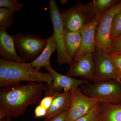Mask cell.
Returning a JSON list of instances; mask_svg holds the SVG:
<instances>
[{"instance_id":"9c48e42d","label":"cell","mask_w":121,"mask_h":121,"mask_svg":"<svg viewBox=\"0 0 121 121\" xmlns=\"http://www.w3.org/2000/svg\"><path fill=\"white\" fill-rule=\"evenodd\" d=\"M100 16L96 14L79 31L82 36V45L73 60H76L87 54L94 53L96 47L95 32Z\"/></svg>"},{"instance_id":"7402d4cb","label":"cell","mask_w":121,"mask_h":121,"mask_svg":"<svg viewBox=\"0 0 121 121\" xmlns=\"http://www.w3.org/2000/svg\"><path fill=\"white\" fill-rule=\"evenodd\" d=\"M24 8L23 4L17 0H0V8H5L14 11L15 13L22 12Z\"/></svg>"},{"instance_id":"ac0fdd59","label":"cell","mask_w":121,"mask_h":121,"mask_svg":"<svg viewBox=\"0 0 121 121\" xmlns=\"http://www.w3.org/2000/svg\"><path fill=\"white\" fill-rule=\"evenodd\" d=\"M14 11L0 8V29L7 31L15 23Z\"/></svg>"},{"instance_id":"52a82bcc","label":"cell","mask_w":121,"mask_h":121,"mask_svg":"<svg viewBox=\"0 0 121 121\" xmlns=\"http://www.w3.org/2000/svg\"><path fill=\"white\" fill-rule=\"evenodd\" d=\"M89 97L94 98L99 103L118 104L121 101V87L111 80L95 82L86 87Z\"/></svg>"},{"instance_id":"603a6c76","label":"cell","mask_w":121,"mask_h":121,"mask_svg":"<svg viewBox=\"0 0 121 121\" xmlns=\"http://www.w3.org/2000/svg\"><path fill=\"white\" fill-rule=\"evenodd\" d=\"M105 55L112 62L118 72L119 75H121V55L111 54Z\"/></svg>"},{"instance_id":"e0dca14e","label":"cell","mask_w":121,"mask_h":121,"mask_svg":"<svg viewBox=\"0 0 121 121\" xmlns=\"http://www.w3.org/2000/svg\"><path fill=\"white\" fill-rule=\"evenodd\" d=\"M101 104L98 121H121V104Z\"/></svg>"},{"instance_id":"d6986e66","label":"cell","mask_w":121,"mask_h":121,"mask_svg":"<svg viewBox=\"0 0 121 121\" xmlns=\"http://www.w3.org/2000/svg\"><path fill=\"white\" fill-rule=\"evenodd\" d=\"M117 2L116 0H94L90 3L95 15H101Z\"/></svg>"},{"instance_id":"4fadbf2b","label":"cell","mask_w":121,"mask_h":121,"mask_svg":"<svg viewBox=\"0 0 121 121\" xmlns=\"http://www.w3.org/2000/svg\"><path fill=\"white\" fill-rule=\"evenodd\" d=\"M0 55L9 61L25 62L17 52L13 36L2 29H0Z\"/></svg>"},{"instance_id":"f1b7e54d","label":"cell","mask_w":121,"mask_h":121,"mask_svg":"<svg viewBox=\"0 0 121 121\" xmlns=\"http://www.w3.org/2000/svg\"><path fill=\"white\" fill-rule=\"evenodd\" d=\"M117 82L121 84V75L118 76L117 78L115 80Z\"/></svg>"},{"instance_id":"5bb4252c","label":"cell","mask_w":121,"mask_h":121,"mask_svg":"<svg viewBox=\"0 0 121 121\" xmlns=\"http://www.w3.org/2000/svg\"><path fill=\"white\" fill-rule=\"evenodd\" d=\"M71 101V91L56 93L52 104L48 110L45 119L55 117L68 110Z\"/></svg>"},{"instance_id":"7a4b0ae2","label":"cell","mask_w":121,"mask_h":121,"mask_svg":"<svg viewBox=\"0 0 121 121\" xmlns=\"http://www.w3.org/2000/svg\"><path fill=\"white\" fill-rule=\"evenodd\" d=\"M22 82H45L51 85L53 80L50 73L41 72L33 67L31 63L9 61L8 69L4 79L0 82V87L17 86Z\"/></svg>"},{"instance_id":"2e32d148","label":"cell","mask_w":121,"mask_h":121,"mask_svg":"<svg viewBox=\"0 0 121 121\" xmlns=\"http://www.w3.org/2000/svg\"><path fill=\"white\" fill-rule=\"evenodd\" d=\"M64 43L67 52L73 60L82 45V38L80 31H70L64 29Z\"/></svg>"},{"instance_id":"ba28073f","label":"cell","mask_w":121,"mask_h":121,"mask_svg":"<svg viewBox=\"0 0 121 121\" xmlns=\"http://www.w3.org/2000/svg\"><path fill=\"white\" fill-rule=\"evenodd\" d=\"M71 101L65 121H75L87 113L98 103L94 98L83 94L79 87L71 91Z\"/></svg>"},{"instance_id":"484cf974","label":"cell","mask_w":121,"mask_h":121,"mask_svg":"<svg viewBox=\"0 0 121 121\" xmlns=\"http://www.w3.org/2000/svg\"><path fill=\"white\" fill-rule=\"evenodd\" d=\"M54 95L45 94L44 97L41 99L39 104L48 110L52 104Z\"/></svg>"},{"instance_id":"30bf717a","label":"cell","mask_w":121,"mask_h":121,"mask_svg":"<svg viewBox=\"0 0 121 121\" xmlns=\"http://www.w3.org/2000/svg\"><path fill=\"white\" fill-rule=\"evenodd\" d=\"M95 62V82L114 79L119 76L112 62L99 49L96 47L94 53Z\"/></svg>"},{"instance_id":"d4e9b609","label":"cell","mask_w":121,"mask_h":121,"mask_svg":"<svg viewBox=\"0 0 121 121\" xmlns=\"http://www.w3.org/2000/svg\"><path fill=\"white\" fill-rule=\"evenodd\" d=\"M9 64V60L2 58L0 59V82L4 79L8 69Z\"/></svg>"},{"instance_id":"5b68a950","label":"cell","mask_w":121,"mask_h":121,"mask_svg":"<svg viewBox=\"0 0 121 121\" xmlns=\"http://www.w3.org/2000/svg\"><path fill=\"white\" fill-rule=\"evenodd\" d=\"M60 13L64 29L73 32L79 31L95 15L90 3L78 4Z\"/></svg>"},{"instance_id":"ffe728a7","label":"cell","mask_w":121,"mask_h":121,"mask_svg":"<svg viewBox=\"0 0 121 121\" xmlns=\"http://www.w3.org/2000/svg\"><path fill=\"white\" fill-rule=\"evenodd\" d=\"M101 107V103H98L87 113L75 121H98Z\"/></svg>"},{"instance_id":"f546056e","label":"cell","mask_w":121,"mask_h":121,"mask_svg":"<svg viewBox=\"0 0 121 121\" xmlns=\"http://www.w3.org/2000/svg\"><path fill=\"white\" fill-rule=\"evenodd\" d=\"M0 121H11V118H6L0 120Z\"/></svg>"},{"instance_id":"9a60e30c","label":"cell","mask_w":121,"mask_h":121,"mask_svg":"<svg viewBox=\"0 0 121 121\" xmlns=\"http://www.w3.org/2000/svg\"><path fill=\"white\" fill-rule=\"evenodd\" d=\"M57 50L53 34L47 39V45L37 58L31 62L32 65L40 70L41 67L51 66L50 58L52 53Z\"/></svg>"},{"instance_id":"4316f807","label":"cell","mask_w":121,"mask_h":121,"mask_svg":"<svg viewBox=\"0 0 121 121\" xmlns=\"http://www.w3.org/2000/svg\"><path fill=\"white\" fill-rule=\"evenodd\" d=\"M47 109L39 104L35 109L34 111V118H39L42 117H45L47 114Z\"/></svg>"},{"instance_id":"8992f818","label":"cell","mask_w":121,"mask_h":121,"mask_svg":"<svg viewBox=\"0 0 121 121\" xmlns=\"http://www.w3.org/2000/svg\"><path fill=\"white\" fill-rule=\"evenodd\" d=\"M50 19L53 27L55 43L57 52V62L59 65L71 64L73 60L68 55L64 43V29L58 6L55 0H50L48 4Z\"/></svg>"},{"instance_id":"6da1fadb","label":"cell","mask_w":121,"mask_h":121,"mask_svg":"<svg viewBox=\"0 0 121 121\" xmlns=\"http://www.w3.org/2000/svg\"><path fill=\"white\" fill-rule=\"evenodd\" d=\"M46 86L36 82L9 86L0 91V120L17 118L23 115L29 106L39 103Z\"/></svg>"},{"instance_id":"cb8c5ba5","label":"cell","mask_w":121,"mask_h":121,"mask_svg":"<svg viewBox=\"0 0 121 121\" xmlns=\"http://www.w3.org/2000/svg\"><path fill=\"white\" fill-rule=\"evenodd\" d=\"M111 54L121 55V35L111 40Z\"/></svg>"},{"instance_id":"83f0119b","label":"cell","mask_w":121,"mask_h":121,"mask_svg":"<svg viewBox=\"0 0 121 121\" xmlns=\"http://www.w3.org/2000/svg\"><path fill=\"white\" fill-rule=\"evenodd\" d=\"M68 110L55 117L48 119H45L44 121H65L67 116Z\"/></svg>"},{"instance_id":"3957f363","label":"cell","mask_w":121,"mask_h":121,"mask_svg":"<svg viewBox=\"0 0 121 121\" xmlns=\"http://www.w3.org/2000/svg\"><path fill=\"white\" fill-rule=\"evenodd\" d=\"M121 10V1L107 9L100 15L95 32L96 47L105 55L111 52V31L113 19Z\"/></svg>"},{"instance_id":"277c9868","label":"cell","mask_w":121,"mask_h":121,"mask_svg":"<svg viewBox=\"0 0 121 121\" xmlns=\"http://www.w3.org/2000/svg\"><path fill=\"white\" fill-rule=\"evenodd\" d=\"M13 36L18 55L25 62H32L37 58L47 43V39L36 35L20 32Z\"/></svg>"},{"instance_id":"44dd1931","label":"cell","mask_w":121,"mask_h":121,"mask_svg":"<svg viewBox=\"0 0 121 121\" xmlns=\"http://www.w3.org/2000/svg\"><path fill=\"white\" fill-rule=\"evenodd\" d=\"M121 35V10L116 14L113 19L111 31V40Z\"/></svg>"},{"instance_id":"8fae6325","label":"cell","mask_w":121,"mask_h":121,"mask_svg":"<svg viewBox=\"0 0 121 121\" xmlns=\"http://www.w3.org/2000/svg\"><path fill=\"white\" fill-rule=\"evenodd\" d=\"M94 53H90L76 60L70 65L67 75L70 77L82 76L94 80L95 75V62Z\"/></svg>"},{"instance_id":"7c38bea8","label":"cell","mask_w":121,"mask_h":121,"mask_svg":"<svg viewBox=\"0 0 121 121\" xmlns=\"http://www.w3.org/2000/svg\"><path fill=\"white\" fill-rule=\"evenodd\" d=\"M52 76L53 82L51 84L55 90L59 92L63 90V92L71 91L72 90L79 87L80 85L88 83L86 80H79L66 75L59 73L55 70L51 66L43 67Z\"/></svg>"}]
</instances>
